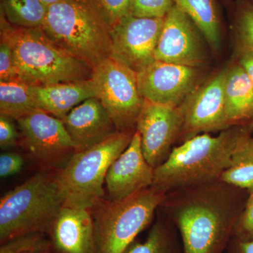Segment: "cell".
Returning <instances> with one entry per match:
<instances>
[{"instance_id":"obj_2","label":"cell","mask_w":253,"mask_h":253,"mask_svg":"<svg viewBox=\"0 0 253 253\" xmlns=\"http://www.w3.org/2000/svg\"><path fill=\"white\" fill-rule=\"evenodd\" d=\"M42 29L50 41L93 69L113 55L111 26L93 0L48 6Z\"/></svg>"},{"instance_id":"obj_21","label":"cell","mask_w":253,"mask_h":253,"mask_svg":"<svg viewBox=\"0 0 253 253\" xmlns=\"http://www.w3.org/2000/svg\"><path fill=\"white\" fill-rule=\"evenodd\" d=\"M218 181L239 189L253 191V136L246 134L233 153L231 165Z\"/></svg>"},{"instance_id":"obj_10","label":"cell","mask_w":253,"mask_h":253,"mask_svg":"<svg viewBox=\"0 0 253 253\" xmlns=\"http://www.w3.org/2000/svg\"><path fill=\"white\" fill-rule=\"evenodd\" d=\"M165 18H138L131 14L111 26L113 55L136 73L155 61Z\"/></svg>"},{"instance_id":"obj_35","label":"cell","mask_w":253,"mask_h":253,"mask_svg":"<svg viewBox=\"0 0 253 253\" xmlns=\"http://www.w3.org/2000/svg\"><path fill=\"white\" fill-rule=\"evenodd\" d=\"M41 1L48 7V6H51V5L56 4V3L63 1V0H41Z\"/></svg>"},{"instance_id":"obj_33","label":"cell","mask_w":253,"mask_h":253,"mask_svg":"<svg viewBox=\"0 0 253 253\" xmlns=\"http://www.w3.org/2000/svg\"><path fill=\"white\" fill-rule=\"evenodd\" d=\"M244 68L253 84V52L240 51L239 62Z\"/></svg>"},{"instance_id":"obj_29","label":"cell","mask_w":253,"mask_h":253,"mask_svg":"<svg viewBox=\"0 0 253 253\" xmlns=\"http://www.w3.org/2000/svg\"><path fill=\"white\" fill-rule=\"evenodd\" d=\"M12 48L6 38L1 36L0 43V82L18 81Z\"/></svg>"},{"instance_id":"obj_14","label":"cell","mask_w":253,"mask_h":253,"mask_svg":"<svg viewBox=\"0 0 253 253\" xmlns=\"http://www.w3.org/2000/svg\"><path fill=\"white\" fill-rule=\"evenodd\" d=\"M201 31L176 4L165 18L155 60L200 68L206 61Z\"/></svg>"},{"instance_id":"obj_7","label":"cell","mask_w":253,"mask_h":253,"mask_svg":"<svg viewBox=\"0 0 253 253\" xmlns=\"http://www.w3.org/2000/svg\"><path fill=\"white\" fill-rule=\"evenodd\" d=\"M166 199V193L151 186L121 201H100L91 210L95 253H124Z\"/></svg>"},{"instance_id":"obj_6","label":"cell","mask_w":253,"mask_h":253,"mask_svg":"<svg viewBox=\"0 0 253 253\" xmlns=\"http://www.w3.org/2000/svg\"><path fill=\"white\" fill-rule=\"evenodd\" d=\"M134 133L118 131L89 149L73 154L57 172L63 207L91 211L103 199L108 171L130 144Z\"/></svg>"},{"instance_id":"obj_22","label":"cell","mask_w":253,"mask_h":253,"mask_svg":"<svg viewBox=\"0 0 253 253\" xmlns=\"http://www.w3.org/2000/svg\"><path fill=\"white\" fill-rule=\"evenodd\" d=\"M31 86L21 80L0 82L1 115L18 120L38 110L32 94Z\"/></svg>"},{"instance_id":"obj_13","label":"cell","mask_w":253,"mask_h":253,"mask_svg":"<svg viewBox=\"0 0 253 253\" xmlns=\"http://www.w3.org/2000/svg\"><path fill=\"white\" fill-rule=\"evenodd\" d=\"M184 119L180 108L168 107L145 101L136 121L141 149L146 161L154 168L163 164L181 134Z\"/></svg>"},{"instance_id":"obj_5","label":"cell","mask_w":253,"mask_h":253,"mask_svg":"<svg viewBox=\"0 0 253 253\" xmlns=\"http://www.w3.org/2000/svg\"><path fill=\"white\" fill-rule=\"evenodd\" d=\"M62 208L57 172L37 173L0 200V244L26 234H49Z\"/></svg>"},{"instance_id":"obj_32","label":"cell","mask_w":253,"mask_h":253,"mask_svg":"<svg viewBox=\"0 0 253 253\" xmlns=\"http://www.w3.org/2000/svg\"><path fill=\"white\" fill-rule=\"evenodd\" d=\"M19 134L16 129L11 118L0 116V146L6 149L17 144L19 140Z\"/></svg>"},{"instance_id":"obj_16","label":"cell","mask_w":253,"mask_h":253,"mask_svg":"<svg viewBox=\"0 0 253 253\" xmlns=\"http://www.w3.org/2000/svg\"><path fill=\"white\" fill-rule=\"evenodd\" d=\"M62 121L75 152L89 149L118 132L104 105L96 97L78 105Z\"/></svg>"},{"instance_id":"obj_18","label":"cell","mask_w":253,"mask_h":253,"mask_svg":"<svg viewBox=\"0 0 253 253\" xmlns=\"http://www.w3.org/2000/svg\"><path fill=\"white\" fill-rule=\"evenodd\" d=\"M31 91L38 109L61 120L78 105L95 97L90 79L32 85Z\"/></svg>"},{"instance_id":"obj_26","label":"cell","mask_w":253,"mask_h":253,"mask_svg":"<svg viewBox=\"0 0 253 253\" xmlns=\"http://www.w3.org/2000/svg\"><path fill=\"white\" fill-rule=\"evenodd\" d=\"M123 253H169L167 231L161 223L153 226L144 242L134 241Z\"/></svg>"},{"instance_id":"obj_4","label":"cell","mask_w":253,"mask_h":253,"mask_svg":"<svg viewBox=\"0 0 253 253\" xmlns=\"http://www.w3.org/2000/svg\"><path fill=\"white\" fill-rule=\"evenodd\" d=\"M202 184L173 211L184 253H217L235 227V210L224 183Z\"/></svg>"},{"instance_id":"obj_9","label":"cell","mask_w":253,"mask_h":253,"mask_svg":"<svg viewBox=\"0 0 253 253\" xmlns=\"http://www.w3.org/2000/svg\"><path fill=\"white\" fill-rule=\"evenodd\" d=\"M136 75L145 101L179 108L199 86L201 73L199 68L155 60Z\"/></svg>"},{"instance_id":"obj_38","label":"cell","mask_w":253,"mask_h":253,"mask_svg":"<svg viewBox=\"0 0 253 253\" xmlns=\"http://www.w3.org/2000/svg\"><path fill=\"white\" fill-rule=\"evenodd\" d=\"M50 253V252H47V253Z\"/></svg>"},{"instance_id":"obj_19","label":"cell","mask_w":253,"mask_h":253,"mask_svg":"<svg viewBox=\"0 0 253 253\" xmlns=\"http://www.w3.org/2000/svg\"><path fill=\"white\" fill-rule=\"evenodd\" d=\"M226 116L230 126L253 120V84L239 64L228 68L224 84Z\"/></svg>"},{"instance_id":"obj_23","label":"cell","mask_w":253,"mask_h":253,"mask_svg":"<svg viewBox=\"0 0 253 253\" xmlns=\"http://www.w3.org/2000/svg\"><path fill=\"white\" fill-rule=\"evenodd\" d=\"M3 14L11 24L20 27H42L47 6L41 0H2Z\"/></svg>"},{"instance_id":"obj_3","label":"cell","mask_w":253,"mask_h":253,"mask_svg":"<svg viewBox=\"0 0 253 253\" xmlns=\"http://www.w3.org/2000/svg\"><path fill=\"white\" fill-rule=\"evenodd\" d=\"M1 36L13 50L21 81L31 85L87 81L92 69L50 41L41 27H20L1 16Z\"/></svg>"},{"instance_id":"obj_8","label":"cell","mask_w":253,"mask_h":253,"mask_svg":"<svg viewBox=\"0 0 253 253\" xmlns=\"http://www.w3.org/2000/svg\"><path fill=\"white\" fill-rule=\"evenodd\" d=\"M90 81L95 97L104 105L118 131L132 132L145 102L136 73L111 56L93 68Z\"/></svg>"},{"instance_id":"obj_11","label":"cell","mask_w":253,"mask_h":253,"mask_svg":"<svg viewBox=\"0 0 253 253\" xmlns=\"http://www.w3.org/2000/svg\"><path fill=\"white\" fill-rule=\"evenodd\" d=\"M228 68L200 85L180 106L184 126L181 135L193 136L230 128L226 116L224 84Z\"/></svg>"},{"instance_id":"obj_15","label":"cell","mask_w":253,"mask_h":253,"mask_svg":"<svg viewBox=\"0 0 253 253\" xmlns=\"http://www.w3.org/2000/svg\"><path fill=\"white\" fill-rule=\"evenodd\" d=\"M155 168L146 161L141 137L134 131L130 144L113 163L106 177L110 201H121L152 186Z\"/></svg>"},{"instance_id":"obj_30","label":"cell","mask_w":253,"mask_h":253,"mask_svg":"<svg viewBox=\"0 0 253 253\" xmlns=\"http://www.w3.org/2000/svg\"><path fill=\"white\" fill-rule=\"evenodd\" d=\"M236 235L239 241H250L253 240V191L250 193L249 199L243 212L236 221Z\"/></svg>"},{"instance_id":"obj_17","label":"cell","mask_w":253,"mask_h":253,"mask_svg":"<svg viewBox=\"0 0 253 253\" xmlns=\"http://www.w3.org/2000/svg\"><path fill=\"white\" fill-rule=\"evenodd\" d=\"M57 253H95L94 220L89 210L63 207L49 234Z\"/></svg>"},{"instance_id":"obj_12","label":"cell","mask_w":253,"mask_h":253,"mask_svg":"<svg viewBox=\"0 0 253 253\" xmlns=\"http://www.w3.org/2000/svg\"><path fill=\"white\" fill-rule=\"evenodd\" d=\"M16 121L26 149L42 166L54 167L75 152L62 120L38 109Z\"/></svg>"},{"instance_id":"obj_1","label":"cell","mask_w":253,"mask_h":253,"mask_svg":"<svg viewBox=\"0 0 253 253\" xmlns=\"http://www.w3.org/2000/svg\"><path fill=\"white\" fill-rule=\"evenodd\" d=\"M250 127L236 126L213 136H193L174 148L163 164L155 168L153 187L167 194L218 181L230 166L233 153Z\"/></svg>"},{"instance_id":"obj_20","label":"cell","mask_w":253,"mask_h":253,"mask_svg":"<svg viewBox=\"0 0 253 253\" xmlns=\"http://www.w3.org/2000/svg\"><path fill=\"white\" fill-rule=\"evenodd\" d=\"M195 23L208 44L214 49L220 46V26L214 0H174Z\"/></svg>"},{"instance_id":"obj_34","label":"cell","mask_w":253,"mask_h":253,"mask_svg":"<svg viewBox=\"0 0 253 253\" xmlns=\"http://www.w3.org/2000/svg\"><path fill=\"white\" fill-rule=\"evenodd\" d=\"M236 253H253V240L250 241H239Z\"/></svg>"},{"instance_id":"obj_24","label":"cell","mask_w":253,"mask_h":253,"mask_svg":"<svg viewBox=\"0 0 253 253\" xmlns=\"http://www.w3.org/2000/svg\"><path fill=\"white\" fill-rule=\"evenodd\" d=\"M235 29L240 51L253 52V5L248 0H241L236 6Z\"/></svg>"},{"instance_id":"obj_31","label":"cell","mask_w":253,"mask_h":253,"mask_svg":"<svg viewBox=\"0 0 253 253\" xmlns=\"http://www.w3.org/2000/svg\"><path fill=\"white\" fill-rule=\"evenodd\" d=\"M24 161L17 153L6 152L0 155V176L6 178L15 175L22 169Z\"/></svg>"},{"instance_id":"obj_37","label":"cell","mask_w":253,"mask_h":253,"mask_svg":"<svg viewBox=\"0 0 253 253\" xmlns=\"http://www.w3.org/2000/svg\"><path fill=\"white\" fill-rule=\"evenodd\" d=\"M251 4H252L253 5V0H252V2H251Z\"/></svg>"},{"instance_id":"obj_36","label":"cell","mask_w":253,"mask_h":253,"mask_svg":"<svg viewBox=\"0 0 253 253\" xmlns=\"http://www.w3.org/2000/svg\"><path fill=\"white\" fill-rule=\"evenodd\" d=\"M251 126V129H252L253 130V120L252 121H251V126Z\"/></svg>"},{"instance_id":"obj_27","label":"cell","mask_w":253,"mask_h":253,"mask_svg":"<svg viewBox=\"0 0 253 253\" xmlns=\"http://www.w3.org/2000/svg\"><path fill=\"white\" fill-rule=\"evenodd\" d=\"M174 5V0H131L129 14L138 18H164Z\"/></svg>"},{"instance_id":"obj_25","label":"cell","mask_w":253,"mask_h":253,"mask_svg":"<svg viewBox=\"0 0 253 253\" xmlns=\"http://www.w3.org/2000/svg\"><path fill=\"white\" fill-rule=\"evenodd\" d=\"M51 241L45 234L33 233L18 236L1 244L0 253H44L50 252Z\"/></svg>"},{"instance_id":"obj_28","label":"cell","mask_w":253,"mask_h":253,"mask_svg":"<svg viewBox=\"0 0 253 253\" xmlns=\"http://www.w3.org/2000/svg\"><path fill=\"white\" fill-rule=\"evenodd\" d=\"M110 26L129 14L131 0H93Z\"/></svg>"}]
</instances>
